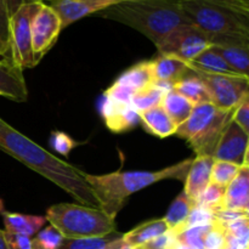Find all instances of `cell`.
I'll use <instances>...</instances> for the list:
<instances>
[{
  "label": "cell",
  "instance_id": "5bb4252c",
  "mask_svg": "<svg viewBox=\"0 0 249 249\" xmlns=\"http://www.w3.org/2000/svg\"><path fill=\"white\" fill-rule=\"evenodd\" d=\"M0 96L15 102H26L28 99L23 71L15 65L10 56L0 60Z\"/></svg>",
  "mask_w": 249,
  "mask_h": 249
},
{
  "label": "cell",
  "instance_id": "2e32d148",
  "mask_svg": "<svg viewBox=\"0 0 249 249\" xmlns=\"http://www.w3.org/2000/svg\"><path fill=\"white\" fill-rule=\"evenodd\" d=\"M221 208L249 212V165H242L235 179L225 187Z\"/></svg>",
  "mask_w": 249,
  "mask_h": 249
},
{
  "label": "cell",
  "instance_id": "4fadbf2b",
  "mask_svg": "<svg viewBox=\"0 0 249 249\" xmlns=\"http://www.w3.org/2000/svg\"><path fill=\"white\" fill-rule=\"evenodd\" d=\"M101 113L107 128L114 133L130 130L140 123L139 113L134 109L130 102L123 104L104 96Z\"/></svg>",
  "mask_w": 249,
  "mask_h": 249
},
{
  "label": "cell",
  "instance_id": "7402d4cb",
  "mask_svg": "<svg viewBox=\"0 0 249 249\" xmlns=\"http://www.w3.org/2000/svg\"><path fill=\"white\" fill-rule=\"evenodd\" d=\"M192 208H194V203H192L191 199L186 196V194L182 190L178 195L177 198L172 202L167 214L163 218L165 224H167L168 230L174 233V236H177L178 233L182 231Z\"/></svg>",
  "mask_w": 249,
  "mask_h": 249
},
{
  "label": "cell",
  "instance_id": "ab89813d",
  "mask_svg": "<svg viewBox=\"0 0 249 249\" xmlns=\"http://www.w3.org/2000/svg\"><path fill=\"white\" fill-rule=\"evenodd\" d=\"M167 249H192V248H190L189 246H186V245H185V243L180 242L179 240L174 238V240H173L172 242H170L169 245H168Z\"/></svg>",
  "mask_w": 249,
  "mask_h": 249
},
{
  "label": "cell",
  "instance_id": "8fae6325",
  "mask_svg": "<svg viewBox=\"0 0 249 249\" xmlns=\"http://www.w3.org/2000/svg\"><path fill=\"white\" fill-rule=\"evenodd\" d=\"M249 134L231 121L226 126L213 153L214 160H224L240 167L248 164Z\"/></svg>",
  "mask_w": 249,
  "mask_h": 249
},
{
  "label": "cell",
  "instance_id": "7a4b0ae2",
  "mask_svg": "<svg viewBox=\"0 0 249 249\" xmlns=\"http://www.w3.org/2000/svg\"><path fill=\"white\" fill-rule=\"evenodd\" d=\"M96 15L131 27L156 46L175 28L191 24L180 0H122Z\"/></svg>",
  "mask_w": 249,
  "mask_h": 249
},
{
  "label": "cell",
  "instance_id": "f546056e",
  "mask_svg": "<svg viewBox=\"0 0 249 249\" xmlns=\"http://www.w3.org/2000/svg\"><path fill=\"white\" fill-rule=\"evenodd\" d=\"M65 238L53 226L49 225L32 238L33 249H58Z\"/></svg>",
  "mask_w": 249,
  "mask_h": 249
},
{
  "label": "cell",
  "instance_id": "5b68a950",
  "mask_svg": "<svg viewBox=\"0 0 249 249\" xmlns=\"http://www.w3.org/2000/svg\"><path fill=\"white\" fill-rule=\"evenodd\" d=\"M45 218L67 240L100 238L117 232L114 216L102 209L82 204H53L48 208Z\"/></svg>",
  "mask_w": 249,
  "mask_h": 249
},
{
  "label": "cell",
  "instance_id": "e575fe53",
  "mask_svg": "<svg viewBox=\"0 0 249 249\" xmlns=\"http://www.w3.org/2000/svg\"><path fill=\"white\" fill-rule=\"evenodd\" d=\"M9 21L6 2L0 0V51L2 55L9 53Z\"/></svg>",
  "mask_w": 249,
  "mask_h": 249
},
{
  "label": "cell",
  "instance_id": "ac0fdd59",
  "mask_svg": "<svg viewBox=\"0 0 249 249\" xmlns=\"http://www.w3.org/2000/svg\"><path fill=\"white\" fill-rule=\"evenodd\" d=\"M139 117L145 130L157 138L164 139L174 135L178 129L177 124L165 113L160 105L145 112H141L139 113Z\"/></svg>",
  "mask_w": 249,
  "mask_h": 249
},
{
  "label": "cell",
  "instance_id": "484cf974",
  "mask_svg": "<svg viewBox=\"0 0 249 249\" xmlns=\"http://www.w3.org/2000/svg\"><path fill=\"white\" fill-rule=\"evenodd\" d=\"M164 95L165 94L162 90L151 84L146 89L135 92L131 96L130 105L138 113H141V112H145L156 106H160Z\"/></svg>",
  "mask_w": 249,
  "mask_h": 249
},
{
  "label": "cell",
  "instance_id": "74e56055",
  "mask_svg": "<svg viewBox=\"0 0 249 249\" xmlns=\"http://www.w3.org/2000/svg\"><path fill=\"white\" fill-rule=\"evenodd\" d=\"M174 238H175L174 233L170 232V231L168 230L167 232L163 233V235L158 236V237L151 240L150 242L138 247V249H167L168 245H169Z\"/></svg>",
  "mask_w": 249,
  "mask_h": 249
},
{
  "label": "cell",
  "instance_id": "83f0119b",
  "mask_svg": "<svg viewBox=\"0 0 249 249\" xmlns=\"http://www.w3.org/2000/svg\"><path fill=\"white\" fill-rule=\"evenodd\" d=\"M240 169V165L233 164V163L214 160L211 173V182L221 187H226L235 179Z\"/></svg>",
  "mask_w": 249,
  "mask_h": 249
},
{
  "label": "cell",
  "instance_id": "f1b7e54d",
  "mask_svg": "<svg viewBox=\"0 0 249 249\" xmlns=\"http://www.w3.org/2000/svg\"><path fill=\"white\" fill-rule=\"evenodd\" d=\"M224 195H225V187H221L215 184H209L207 189L202 192L201 196L196 199L194 206L202 207V208L209 209L212 212H215L221 208L224 201Z\"/></svg>",
  "mask_w": 249,
  "mask_h": 249
},
{
  "label": "cell",
  "instance_id": "7c38bea8",
  "mask_svg": "<svg viewBox=\"0 0 249 249\" xmlns=\"http://www.w3.org/2000/svg\"><path fill=\"white\" fill-rule=\"evenodd\" d=\"M122 0H46L61 18L62 29L89 15L107 9Z\"/></svg>",
  "mask_w": 249,
  "mask_h": 249
},
{
  "label": "cell",
  "instance_id": "b9f144b4",
  "mask_svg": "<svg viewBox=\"0 0 249 249\" xmlns=\"http://www.w3.org/2000/svg\"><path fill=\"white\" fill-rule=\"evenodd\" d=\"M0 55H2V53H1V51H0Z\"/></svg>",
  "mask_w": 249,
  "mask_h": 249
},
{
  "label": "cell",
  "instance_id": "ba28073f",
  "mask_svg": "<svg viewBox=\"0 0 249 249\" xmlns=\"http://www.w3.org/2000/svg\"><path fill=\"white\" fill-rule=\"evenodd\" d=\"M206 85L209 101L221 109H235L249 96V77L247 75L207 74L194 71Z\"/></svg>",
  "mask_w": 249,
  "mask_h": 249
},
{
  "label": "cell",
  "instance_id": "3957f363",
  "mask_svg": "<svg viewBox=\"0 0 249 249\" xmlns=\"http://www.w3.org/2000/svg\"><path fill=\"white\" fill-rule=\"evenodd\" d=\"M192 160L194 158H187L182 162L155 172L134 170L114 172L104 175L85 173L84 178L101 202L102 211L116 218L117 213L123 208L128 197L135 192L162 180L173 179L185 181Z\"/></svg>",
  "mask_w": 249,
  "mask_h": 249
},
{
  "label": "cell",
  "instance_id": "e0dca14e",
  "mask_svg": "<svg viewBox=\"0 0 249 249\" xmlns=\"http://www.w3.org/2000/svg\"><path fill=\"white\" fill-rule=\"evenodd\" d=\"M153 82H169L175 84L190 72L189 63L173 55H160L151 61Z\"/></svg>",
  "mask_w": 249,
  "mask_h": 249
},
{
  "label": "cell",
  "instance_id": "836d02e7",
  "mask_svg": "<svg viewBox=\"0 0 249 249\" xmlns=\"http://www.w3.org/2000/svg\"><path fill=\"white\" fill-rule=\"evenodd\" d=\"M50 142L53 148L55 150V152H57L58 155L62 156L70 155V152L75 146L74 140H73L70 135L63 133V131H53Z\"/></svg>",
  "mask_w": 249,
  "mask_h": 249
},
{
  "label": "cell",
  "instance_id": "cb8c5ba5",
  "mask_svg": "<svg viewBox=\"0 0 249 249\" xmlns=\"http://www.w3.org/2000/svg\"><path fill=\"white\" fill-rule=\"evenodd\" d=\"M160 106L164 109L165 113L170 117V119L179 126L191 114L195 104L173 89L172 91L167 92L163 96Z\"/></svg>",
  "mask_w": 249,
  "mask_h": 249
},
{
  "label": "cell",
  "instance_id": "8992f818",
  "mask_svg": "<svg viewBox=\"0 0 249 249\" xmlns=\"http://www.w3.org/2000/svg\"><path fill=\"white\" fill-rule=\"evenodd\" d=\"M235 109H221L212 102L195 105L186 121L178 126L174 135L187 141L197 156H211L226 126L232 121Z\"/></svg>",
  "mask_w": 249,
  "mask_h": 249
},
{
  "label": "cell",
  "instance_id": "f35d334b",
  "mask_svg": "<svg viewBox=\"0 0 249 249\" xmlns=\"http://www.w3.org/2000/svg\"><path fill=\"white\" fill-rule=\"evenodd\" d=\"M36 1H41V0H5L9 17H11L12 15H14L19 7L23 6V5L31 4V2H36Z\"/></svg>",
  "mask_w": 249,
  "mask_h": 249
},
{
  "label": "cell",
  "instance_id": "30bf717a",
  "mask_svg": "<svg viewBox=\"0 0 249 249\" xmlns=\"http://www.w3.org/2000/svg\"><path fill=\"white\" fill-rule=\"evenodd\" d=\"M61 31L62 23L57 12L46 2L39 1L31 18L32 49L36 65L55 45Z\"/></svg>",
  "mask_w": 249,
  "mask_h": 249
},
{
  "label": "cell",
  "instance_id": "d590c367",
  "mask_svg": "<svg viewBox=\"0 0 249 249\" xmlns=\"http://www.w3.org/2000/svg\"><path fill=\"white\" fill-rule=\"evenodd\" d=\"M232 122L237 124L243 131L249 134V96L246 97L235 108L232 113Z\"/></svg>",
  "mask_w": 249,
  "mask_h": 249
},
{
  "label": "cell",
  "instance_id": "4dcf8cb0",
  "mask_svg": "<svg viewBox=\"0 0 249 249\" xmlns=\"http://www.w3.org/2000/svg\"><path fill=\"white\" fill-rule=\"evenodd\" d=\"M211 228L212 224L211 225L192 226V228L178 233L175 238L192 249H204V237H206L207 232L211 230Z\"/></svg>",
  "mask_w": 249,
  "mask_h": 249
},
{
  "label": "cell",
  "instance_id": "52a82bcc",
  "mask_svg": "<svg viewBox=\"0 0 249 249\" xmlns=\"http://www.w3.org/2000/svg\"><path fill=\"white\" fill-rule=\"evenodd\" d=\"M39 1L19 7L9 21V53L15 65L22 71L36 67L32 49L31 18Z\"/></svg>",
  "mask_w": 249,
  "mask_h": 249
},
{
  "label": "cell",
  "instance_id": "d6a6232c",
  "mask_svg": "<svg viewBox=\"0 0 249 249\" xmlns=\"http://www.w3.org/2000/svg\"><path fill=\"white\" fill-rule=\"evenodd\" d=\"M214 221V212L209 211V209L202 208V207L194 206L191 213H190L189 218H187L186 223H185L184 229L192 228V226H201V225H211Z\"/></svg>",
  "mask_w": 249,
  "mask_h": 249
},
{
  "label": "cell",
  "instance_id": "9c48e42d",
  "mask_svg": "<svg viewBox=\"0 0 249 249\" xmlns=\"http://www.w3.org/2000/svg\"><path fill=\"white\" fill-rule=\"evenodd\" d=\"M212 46L211 36L194 24H184L170 32L156 48L160 55H173L189 63Z\"/></svg>",
  "mask_w": 249,
  "mask_h": 249
},
{
  "label": "cell",
  "instance_id": "d4e9b609",
  "mask_svg": "<svg viewBox=\"0 0 249 249\" xmlns=\"http://www.w3.org/2000/svg\"><path fill=\"white\" fill-rule=\"evenodd\" d=\"M174 90L186 97L187 100L194 102L195 105L202 104V102H211L206 85L202 82L201 78L191 70L186 75H184L181 79L175 83Z\"/></svg>",
  "mask_w": 249,
  "mask_h": 249
},
{
  "label": "cell",
  "instance_id": "9a60e30c",
  "mask_svg": "<svg viewBox=\"0 0 249 249\" xmlns=\"http://www.w3.org/2000/svg\"><path fill=\"white\" fill-rule=\"evenodd\" d=\"M214 158L211 156H196L185 179L184 192L192 201L196 202L202 192L211 184V173Z\"/></svg>",
  "mask_w": 249,
  "mask_h": 249
},
{
  "label": "cell",
  "instance_id": "7bdbcfd3",
  "mask_svg": "<svg viewBox=\"0 0 249 249\" xmlns=\"http://www.w3.org/2000/svg\"><path fill=\"white\" fill-rule=\"evenodd\" d=\"M43 1H46V0H43Z\"/></svg>",
  "mask_w": 249,
  "mask_h": 249
},
{
  "label": "cell",
  "instance_id": "60d3db41",
  "mask_svg": "<svg viewBox=\"0 0 249 249\" xmlns=\"http://www.w3.org/2000/svg\"><path fill=\"white\" fill-rule=\"evenodd\" d=\"M0 249H9L6 241H5V231L1 230V229H0Z\"/></svg>",
  "mask_w": 249,
  "mask_h": 249
},
{
  "label": "cell",
  "instance_id": "d6986e66",
  "mask_svg": "<svg viewBox=\"0 0 249 249\" xmlns=\"http://www.w3.org/2000/svg\"><path fill=\"white\" fill-rule=\"evenodd\" d=\"M2 219H4L5 232L17 233L27 237L36 236L46 223L45 216L26 215V214L9 213V212L2 213Z\"/></svg>",
  "mask_w": 249,
  "mask_h": 249
},
{
  "label": "cell",
  "instance_id": "1f68e13d",
  "mask_svg": "<svg viewBox=\"0 0 249 249\" xmlns=\"http://www.w3.org/2000/svg\"><path fill=\"white\" fill-rule=\"evenodd\" d=\"M228 240H226L225 228L215 221L214 219L211 230L204 237V249H226Z\"/></svg>",
  "mask_w": 249,
  "mask_h": 249
},
{
  "label": "cell",
  "instance_id": "277c9868",
  "mask_svg": "<svg viewBox=\"0 0 249 249\" xmlns=\"http://www.w3.org/2000/svg\"><path fill=\"white\" fill-rule=\"evenodd\" d=\"M191 22L211 38L249 36V0H180Z\"/></svg>",
  "mask_w": 249,
  "mask_h": 249
},
{
  "label": "cell",
  "instance_id": "8d00e7d4",
  "mask_svg": "<svg viewBox=\"0 0 249 249\" xmlns=\"http://www.w3.org/2000/svg\"><path fill=\"white\" fill-rule=\"evenodd\" d=\"M5 241H6L9 249H33L32 248V238L17 233L5 232Z\"/></svg>",
  "mask_w": 249,
  "mask_h": 249
},
{
  "label": "cell",
  "instance_id": "ee69618b",
  "mask_svg": "<svg viewBox=\"0 0 249 249\" xmlns=\"http://www.w3.org/2000/svg\"><path fill=\"white\" fill-rule=\"evenodd\" d=\"M41 1H43V0H41Z\"/></svg>",
  "mask_w": 249,
  "mask_h": 249
},
{
  "label": "cell",
  "instance_id": "44dd1931",
  "mask_svg": "<svg viewBox=\"0 0 249 249\" xmlns=\"http://www.w3.org/2000/svg\"><path fill=\"white\" fill-rule=\"evenodd\" d=\"M153 83L152 68H151V61H143L133 66L125 72L119 75L118 79L114 84L123 87L131 91L133 94L146 89Z\"/></svg>",
  "mask_w": 249,
  "mask_h": 249
},
{
  "label": "cell",
  "instance_id": "ffe728a7",
  "mask_svg": "<svg viewBox=\"0 0 249 249\" xmlns=\"http://www.w3.org/2000/svg\"><path fill=\"white\" fill-rule=\"evenodd\" d=\"M168 231V226L164 219H153L140 224L129 232L122 235V241L129 248H138L145 243L150 242L153 238L163 235Z\"/></svg>",
  "mask_w": 249,
  "mask_h": 249
},
{
  "label": "cell",
  "instance_id": "603a6c76",
  "mask_svg": "<svg viewBox=\"0 0 249 249\" xmlns=\"http://www.w3.org/2000/svg\"><path fill=\"white\" fill-rule=\"evenodd\" d=\"M189 67L191 71L207 73V74L237 75V73L233 72L230 66L224 61V58L211 48L190 61Z\"/></svg>",
  "mask_w": 249,
  "mask_h": 249
},
{
  "label": "cell",
  "instance_id": "4316f807",
  "mask_svg": "<svg viewBox=\"0 0 249 249\" xmlns=\"http://www.w3.org/2000/svg\"><path fill=\"white\" fill-rule=\"evenodd\" d=\"M122 235L112 233L106 237L82 238V240H67L65 238L58 249H111L117 245Z\"/></svg>",
  "mask_w": 249,
  "mask_h": 249
},
{
  "label": "cell",
  "instance_id": "6da1fadb",
  "mask_svg": "<svg viewBox=\"0 0 249 249\" xmlns=\"http://www.w3.org/2000/svg\"><path fill=\"white\" fill-rule=\"evenodd\" d=\"M0 151L67 192L82 206L101 209V202L85 180L84 170L46 151L0 117Z\"/></svg>",
  "mask_w": 249,
  "mask_h": 249
}]
</instances>
